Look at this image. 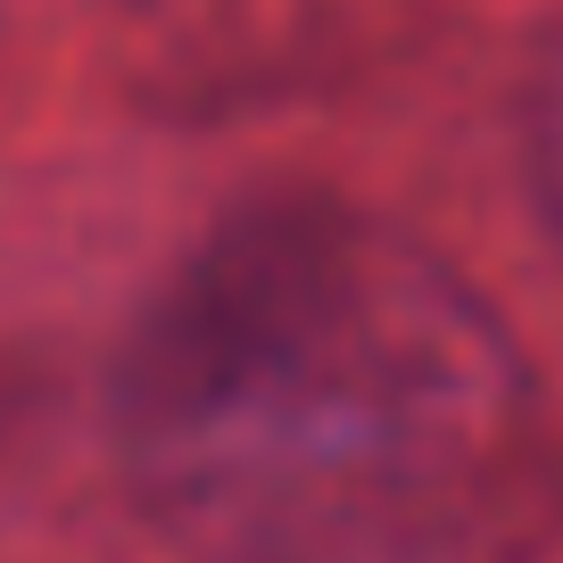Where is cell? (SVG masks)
<instances>
[{
	"label": "cell",
	"mask_w": 563,
	"mask_h": 563,
	"mask_svg": "<svg viewBox=\"0 0 563 563\" xmlns=\"http://www.w3.org/2000/svg\"><path fill=\"white\" fill-rule=\"evenodd\" d=\"M530 150H539V183H547V199H555V216H563V58L547 67L539 108H530Z\"/></svg>",
	"instance_id": "2"
},
{
	"label": "cell",
	"mask_w": 563,
	"mask_h": 563,
	"mask_svg": "<svg viewBox=\"0 0 563 563\" xmlns=\"http://www.w3.org/2000/svg\"><path fill=\"white\" fill-rule=\"evenodd\" d=\"M117 456L191 563H481L522 497L530 365L406 224L274 191L124 332Z\"/></svg>",
	"instance_id": "1"
}]
</instances>
